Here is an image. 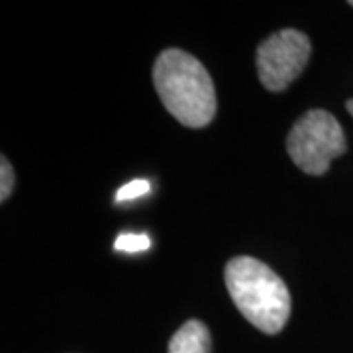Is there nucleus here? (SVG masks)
<instances>
[{
    "label": "nucleus",
    "instance_id": "1",
    "mask_svg": "<svg viewBox=\"0 0 353 353\" xmlns=\"http://www.w3.org/2000/svg\"><path fill=\"white\" fill-rule=\"evenodd\" d=\"M153 85L163 106L187 128H204L216 116L214 83L187 51H163L153 65Z\"/></svg>",
    "mask_w": 353,
    "mask_h": 353
},
{
    "label": "nucleus",
    "instance_id": "2",
    "mask_svg": "<svg viewBox=\"0 0 353 353\" xmlns=\"http://www.w3.org/2000/svg\"><path fill=\"white\" fill-rule=\"evenodd\" d=\"M226 287L234 304L263 334H279L290 316V292L277 273L255 257L240 255L226 265Z\"/></svg>",
    "mask_w": 353,
    "mask_h": 353
},
{
    "label": "nucleus",
    "instance_id": "3",
    "mask_svg": "<svg viewBox=\"0 0 353 353\" xmlns=\"http://www.w3.org/2000/svg\"><path fill=\"white\" fill-rule=\"evenodd\" d=\"M347 141L340 122L328 110H308L287 136V152L294 165L308 175H324L332 159L343 155Z\"/></svg>",
    "mask_w": 353,
    "mask_h": 353
},
{
    "label": "nucleus",
    "instance_id": "4",
    "mask_svg": "<svg viewBox=\"0 0 353 353\" xmlns=\"http://www.w3.org/2000/svg\"><path fill=\"white\" fill-rule=\"evenodd\" d=\"M310 39L299 30H281L257 48V75L267 90L281 92L289 87L310 59Z\"/></svg>",
    "mask_w": 353,
    "mask_h": 353
},
{
    "label": "nucleus",
    "instance_id": "5",
    "mask_svg": "<svg viewBox=\"0 0 353 353\" xmlns=\"http://www.w3.org/2000/svg\"><path fill=\"white\" fill-rule=\"evenodd\" d=\"M210 332L201 320H189L173 334L169 353H210Z\"/></svg>",
    "mask_w": 353,
    "mask_h": 353
},
{
    "label": "nucleus",
    "instance_id": "6",
    "mask_svg": "<svg viewBox=\"0 0 353 353\" xmlns=\"http://www.w3.org/2000/svg\"><path fill=\"white\" fill-rule=\"evenodd\" d=\"M150 245H152V240L145 234H122L114 241V248L118 252L126 253L145 252V250H150Z\"/></svg>",
    "mask_w": 353,
    "mask_h": 353
},
{
    "label": "nucleus",
    "instance_id": "7",
    "mask_svg": "<svg viewBox=\"0 0 353 353\" xmlns=\"http://www.w3.org/2000/svg\"><path fill=\"white\" fill-rule=\"evenodd\" d=\"M150 190H152L150 181H145V179H134V181L126 183L122 189H118V192H116V201L118 202L134 201V199H139V196H145Z\"/></svg>",
    "mask_w": 353,
    "mask_h": 353
},
{
    "label": "nucleus",
    "instance_id": "8",
    "mask_svg": "<svg viewBox=\"0 0 353 353\" xmlns=\"http://www.w3.org/2000/svg\"><path fill=\"white\" fill-rule=\"evenodd\" d=\"M14 190V171L12 165L8 163V159L2 155L0 159V201L4 202Z\"/></svg>",
    "mask_w": 353,
    "mask_h": 353
},
{
    "label": "nucleus",
    "instance_id": "9",
    "mask_svg": "<svg viewBox=\"0 0 353 353\" xmlns=\"http://www.w3.org/2000/svg\"><path fill=\"white\" fill-rule=\"evenodd\" d=\"M345 106H347V112L353 116V99H352V101H347V104H345Z\"/></svg>",
    "mask_w": 353,
    "mask_h": 353
},
{
    "label": "nucleus",
    "instance_id": "10",
    "mask_svg": "<svg viewBox=\"0 0 353 353\" xmlns=\"http://www.w3.org/2000/svg\"><path fill=\"white\" fill-rule=\"evenodd\" d=\"M350 4H352V6H353V0H352V2H350Z\"/></svg>",
    "mask_w": 353,
    "mask_h": 353
}]
</instances>
